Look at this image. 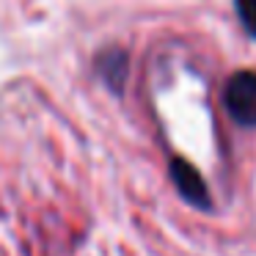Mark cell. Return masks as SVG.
Returning <instances> with one entry per match:
<instances>
[{
    "label": "cell",
    "mask_w": 256,
    "mask_h": 256,
    "mask_svg": "<svg viewBox=\"0 0 256 256\" xmlns=\"http://www.w3.org/2000/svg\"><path fill=\"white\" fill-rule=\"evenodd\" d=\"M96 72L113 94H122L124 86H127V52L118 50V47L102 50L96 56Z\"/></svg>",
    "instance_id": "3957f363"
},
{
    "label": "cell",
    "mask_w": 256,
    "mask_h": 256,
    "mask_svg": "<svg viewBox=\"0 0 256 256\" xmlns=\"http://www.w3.org/2000/svg\"><path fill=\"white\" fill-rule=\"evenodd\" d=\"M234 6H237L242 28L248 30V36L256 39V0H234Z\"/></svg>",
    "instance_id": "277c9868"
},
{
    "label": "cell",
    "mask_w": 256,
    "mask_h": 256,
    "mask_svg": "<svg viewBox=\"0 0 256 256\" xmlns=\"http://www.w3.org/2000/svg\"><path fill=\"white\" fill-rule=\"evenodd\" d=\"M223 105L240 127H256V72L240 69L223 86Z\"/></svg>",
    "instance_id": "6da1fadb"
},
{
    "label": "cell",
    "mask_w": 256,
    "mask_h": 256,
    "mask_svg": "<svg viewBox=\"0 0 256 256\" xmlns=\"http://www.w3.org/2000/svg\"><path fill=\"white\" fill-rule=\"evenodd\" d=\"M168 174H171V182L176 188V193L188 201L196 210H212V196L206 188L204 176L198 174V168L190 166L184 157H174L168 162Z\"/></svg>",
    "instance_id": "7a4b0ae2"
}]
</instances>
